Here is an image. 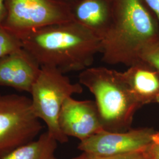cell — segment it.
<instances>
[{"label":"cell","mask_w":159,"mask_h":159,"mask_svg":"<svg viewBox=\"0 0 159 159\" xmlns=\"http://www.w3.org/2000/svg\"><path fill=\"white\" fill-rule=\"evenodd\" d=\"M14 34L41 67L64 74L91 67L101 52V40L73 21Z\"/></svg>","instance_id":"cell-1"},{"label":"cell","mask_w":159,"mask_h":159,"mask_svg":"<svg viewBox=\"0 0 159 159\" xmlns=\"http://www.w3.org/2000/svg\"><path fill=\"white\" fill-rule=\"evenodd\" d=\"M158 39L159 23L143 0H114L112 20L101 39L102 61L129 67Z\"/></svg>","instance_id":"cell-2"},{"label":"cell","mask_w":159,"mask_h":159,"mask_svg":"<svg viewBox=\"0 0 159 159\" xmlns=\"http://www.w3.org/2000/svg\"><path fill=\"white\" fill-rule=\"evenodd\" d=\"M79 83L93 94L104 130L124 132L130 130L140 106L134 100L121 72L104 67H90L81 71Z\"/></svg>","instance_id":"cell-3"},{"label":"cell","mask_w":159,"mask_h":159,"mask_svg":"<svg viewBox=\"0 0 159 159\" xmlns=\"http://www.w3.org/2000/svg\"><path fill=\"white\" fill-rule=\"evenodd\" d=\"M83 91V85L73 83L66 74L56 68L41 67L40 74L30 92L35 116L44 122L47 131L60 143L67 142L59 125V116L66 100Z\"/></svg>","instance_id":"cell-4"},{"label":"cell","mask_w":159,"mask_h":159,"mask_svg":"<svg viewBox=\"0 0 159 159\" xmlns=\"http://www.w3.org/2000/svg\"><path fill=\"white\" fill-rule=\"evenodd\" d=\"M42 129L40 120L32 110L30 98L0 94V159L35 140Z\"/></svg>","instance_id":"cell-5"},{"label":"cell","mask_w":159,"mask_h":159,"mask_svg":"<svg viewBox=\"0 0 159 159\" xmlns=\"http://www.w3.org/2000/svg\"><path fill=\"white\" fill-rule=\"evenodd\" d=\"M2 25L14 33L73 21L68 3L57 0H6Z\"/></svg>","instance_id":"cell-6"},{"label":"cell","mask_w":159,"mask_h":159,"mask_svg":"<svg viewBox=\"0 0 159 159\" xmlns=\"http://www.w3.org/2000/svg\"><path fill=\"white\" fill-rule=\"evenodd\" d=\"M155 131L150 128L124 132L104 131L81 141L78 148L83 153L110 156L146 150L153 144Z\"/></svg>","instance_id":"cell-7"},{"label":"cell","mask_w":159,"mask_h":159,"mask_svg":"<svg viewBox=\"0 0 159 159\" xmlns=\"http://www.w3.org/2000/svg\"><path fill=\"white\" fill-rule=\"evenodd\" d=\"M59 125L66 136L77 138L80 142L105 131L95 102L80 101L72 97L63 104Z\"/></svg>","instance_id":"cell-8"},{"label":"cell","mask_w":159,"mask_h":159,"mask_svg":"<svg viewBox=\"0 0 159 159\" xmlns=\"http://www.w3.org/2000/svg\"><path fill=\"white\" fill-rule=\"evenodd\" d=\"M41 66L23 48L0 60V86L30 93Z\"/></svg>","instance_id":"cell-9"},{"label":"cell","mask_w":159,"mask_h":159,"mask_svg":"<svg viewBox=\"0 0 159 159\" xmlns=\"http://www.w3.org/2000/svg\"><path fill=\"white\" fill-rule=\"evenodd\" d=\"M121 75L137 103L143 106L159 102V71L140 60L121 72Z\"/></svg>","instance_id":"cell-10"},{"label":"cell","mask_w":159,"mask_h":159,"mask_svg":"<svg viewBox=\"0 0 159 159\" xmlns=\"http://www.w3.org/2000/svg\"><path fill=\"white\" fill-rule=\"evenodd\" d=\"M69 5L73 21L101 40L112 20L114 0H76Z\"/></svg>","instance_id":"cell-11"},{"label":"cell","mask_w":159,"mask_h":159,"mask_svg":"<svg viewBox=\"0 0 159 159\" xmlns=\"http://www.w3.org/2000/svg\"><path fill=\"white\" fill-rule=\"evenodd\" d=\"M58 143L47 131L37 140L17 148L3 159H56Z\"/></svg>","instance_id":"cell-12"},{"label":"cell","mask_w":159,"mask_h":159,"mask_svg":"<svg viewBox=\"0 0 159 159\" xmlns=\"http://www.w3.org/2000/svg\"><path fill=\"white\" fill-rule=\"evenodd\" d=\"M22 48L17 36L2 25H0V60Z\"/></svg>","instance_id":"cell-13"},{"label":"cell","mask_w":159,"mask_h":159,"mask_svg":"<svg viewBox=\"0 0 159 159\" xmlns=\"http://www.w3.org/2000/svg\"><path fill=\"white\" fill-rule=\"evenodd\" d=\"M151 146L147 150L143 151L110 156H96L82 152L81 154L74 157L72 159H152Z\"/></svg>","instance_id":"cell-14"},{"label":"cell","mask_w":159,"mask_h":159,"mask_svg":"<svg viewBox=\"0 0 159 159\" xmlns=\"http://www.w3.org/2000/svg\"><path fill=\"white\" fill-rule=\"evenodd\" d=\"M140 59L159 71V39L149 44L143 50Z\"/></svg>","instance_id":"cell-15"},{"label":"cell","mask_w":159,"mask_h":159,"mask_svg":"<svg viewBox=\"0 0 159 159\" xmlns=\"http://www.w3.org/2000/svg\"><path fill=\"white\" fill-rule=\"evenodd\" d=\"M148 9L152 11L159 25V0H143Z\"/></svg>","instance_id":"cell-16"},{"label":"cell","mask_w":159,"mask_h":159,"mask_svg":"<svg viewBox=\"0 0 159 159\" xmlns=\"http://www.w3.org/2000/svg\"><path fill=\"white\" fill-rule=\"evenodd\" d=\"M7 14L6 0H0V25H2L6 19Z\"/></svg>","instance_id":"cell-17"},{"label":"cell","mask_w":159,"mask_h":159,"mask_svg":"<svg viewBox=\"0 0 159 159\" xmlns=\"http://www.w3.org/2000/svg\"><path fill=\"white\" fill-rule=\"evenodd\" d=\"M152 159H159V142L154 140L151 146Z\"/></svg>","instance_id":"cell-18"},{"label":"cell","mask_w":159,"mask_h":159,"mask_svg":"<svg viewBox=\"0 0 159 159\" xmlns=\"http://www.w3.org/2000/svg\"><path fill=\"white\" fill-rule=\"evenodd\" d=\"M154 140L159 142V131L155 133L154 136Z\"/></svg>","instance_id":"cell-19"},{"label":"cell","mask_w":159,"mask_h":159,"mask_svg":"<svg viewBox=\"0 0 159 159\" xmlns=\"http://www.w3.org/2000/svg\"><path fill=\"white\" fill-rule=\"evenodd\" d=\"M57 1H60V2H65V3L70 4V3H71V2H74V1H76V0H57Z\"/></svg>","instance_id":"cell-20"}]
</instances>
